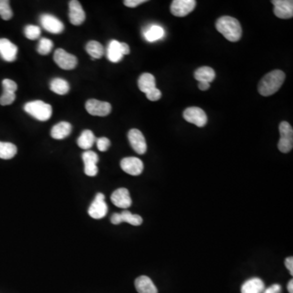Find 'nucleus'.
<instances>
[{"mask_svg": "<svg viewBox=\"0 0 293 293\" xmlns=\"http://www.w3.org/2000/svg\"><path fill=\"white\" fill-rule=\"evenodd\" d=\"M53 59L57 66L63 70H74L78 64L77 57L70 54L62 48L57 49L56 50Z\"/></svg>", "mask_w": 293, "mask_h": 293, "instance_id": "39448f33", "label": "nucleus"}, {"mask_svg": "<svg viewBox=\"0 0 293 293\" xmlns=\"http://www.w3.org/2000/svg\"><path fill=\"white\" fill-rule=\"evenodd\" d=\"M70 18L71 24L74 26H80L84 23L86 19V14L84 8L82 7L81 4L77 0H72L70 2Z\"/></svg>", "mask_w": 293, "mask_h": 293, "instance_id": "f3484780", "label": "nucleus"}, {"mask_svg": "<svg viewBox=\"0 0 293 293\" xmlns=\"http://www.w3.org/2000/svg\"><path fill=\"white\" fill-rule=\"evenodd\" d=\"M18 48L15 44L7 40L0 38V56L5 62H12L16 59Z\"/></svg>", "mask_w": 293, "mask_h": 293, "instance_id": "dca6fc26", "label": "nucleus"}, {"mask_svg": "<svg viewBox=\"0 0 293 293\" xmlns=\"http://www.w3.org/2000/svg\"><path fill=\"white\" fill-rule=\"evenodd\" d=\"M146 98H148L149 100L158 101L162 98V92H160L158 88H155L151 92H148L146 94Z\"/></svg>", "mask_w": 293, "mask_h": 293, "instance_id": "c9c22d12", "label": "nucleus"}, {"mask_svg": "<svg viewBox=\"0 0 293 293\" xmlns=\"http://www.w3.org/2000/svg\"><path fill=\"white\" fill-rule=\"evenodd\" d=\"M265 284L259 278H252L244 282L241 288V293H263Z\"/></svg>", "mask_w": 293, "mask_h": 293, "instance_id": "412c9836", "label": "nucleus"}, {"mask_svg": "<svg viewBox=\"0 0 293 293\" xmlns=\"http://www.w3.org/2000/svg\"><path fill=\"white\" fill-rule=\"evenodd\" d=\"M111 202L114 206L120 208H129L132 204V197L130 196L129 190L124 188L116 189L112 192Z\"/></svg>", "mask_w": 293, "mask_h": 293, "instance_id": "2eb2a0df", "label": "nucleus"}, {"mask_svg": "<svg viewBox=\"0 0 293 293\" xmlns=\"http://www.w3.org/2000/svg\"><path fill=\"white\" fill-rule=\"evenodd\" d=\"M104 200L105 196L104 194L97 193L94 197V202H92L88 210V214L92 218H103L107 214L108 206Z\"/></svg>", "mask_w": 293, "mask_h": 293, "instance_id": "6e6552de", "label": "nucleus"}, {"mask_svg": "<svg viewBox=\"0 0 293 293\" xmlns=\"http://www.w3.org/2000/svg\"><path fill=\"white\" fill-rule=\"evenodd\" d=\"M164 28L158 24H152L144 32L145 40L149 42H154L158 40H162V38L164 37Z\"/></svg>", "mask_w": 293, "mask_h": 293, "instance_id": "5701e85b", "label": "nucleus"}, {"mask_svg": "<svg viewBox=\"0 0 293 293\" xmlns=\"http://www.w3.org/2000/svg\"><path fill=\"white\" fill-rule=\"evenodd\" d=\"M216 28L230 42H237L242 36L240 23L236 18L229 16L218 18L216 22Z\"/></svg>", "mask_w": 293, "mask_h": 293, "instance_id": "f257e3e1", "label": "nucleus"}, {"mask_svg": "<svg viewBox=\"0 0 293 293\" xmlns=\"http://www.w3.org/2000/svg\"><path fill=\"white\" fill-rule=\"evenodd\" d=\"M284 80L285 74L281 70H274L268 72L259 82V93L262 96H270L280 90Z\"/></svg>", "mask_w": 293, "mask_h": 293, "instance_id": "f03ea898", "label": "nucleus"}, {"mask_svg": "<svg viewBox=\"0 0 293 293\" xmlns=\"http://www.w3.org/2000/svg\"><path fill=\"white\" fill-rule=\"evenodd\" d=\"M198 86H199V89L200 90H207L210 88V84H208V82H199Z\"/></svg>", "mask_w": 293, "mask_h": 293, "instance_id": "ea45409f", "label": "nucleus"}, {"mask_svg": "<svg viewBox=\"0 0 293 293\" xmlns=\"http://www.w3.org/2000/svg\"><path fill=\"white\" fill-rule=\"evenodd\" d=\"M274 14L280 19H290L293 16V1L273 0Z\"/></svg>", "mask_w": 293, "mask_h": 293, "instance_id": "9d476101", "label": "nucleus"}, {"mask_svg": "<svg viewBox=\"0 0 293 293\" xmlns=\"http://www.w3.org/2000/svg\"><path fill=\"white\" fill-rule=\"evenodd\" d=\"M134 285L138 293H158L156 286L148 276H140L136 278Z\"/></svg>", "mask_w": 293, "mask_h": 293, "instance_id": "aec40b11", "label": "nucleus"}, {"mask_svg": "<svg viewBox=\"0 0 293 293\" xmlns=\"http://www.w3.org/2000/svg\"><path fill=\"white\" fill-rule=\"evenodd\" d=\"M86 110L92 116H106L112 111V105L104 101L89 100L86 103Z\"/></svg>", "mask_w": 293, "mask_h": 293, "instance_id": "1a4fd4ad", "label": "nucleus"}, {"mask_svg": "<svg viewBox=\"0 0 293 293\" xmlns=\"http://www.w3.org/2000/svg\"><path fill=\"white\" fill-rule=\"evenodd\" d=\"M18 152L16 146L12 142H0V158L4 160H10Z\"/></svg>", "mask_w": 293, "mask_h": 293, "instance_id": "cd10ccee", "label": "nucleus"}, {"mask_svg": "<svg viewBox=\"0 0 293 293\" xmlns=\"http://www.w3.org/2000/svg\"><path fill=\"white\" fill-rule=\"evenodd\" d=\"M53 48V42L52 40L42 38L40 41L38 46V52L40 55L46 56L52 52Z\"/></svg>", "mask_w": 293, "mask_h": 293, "instance_id": "c756f323", "label": "nucleus"}, {"mask_svg": "<svg viewBox=\"0 0 293 293\" xmlns=\"http://www.w3.org/2000/svg\"><path fill=\"white\" fill-rule=\"evenodd\" d=\"M96 144L97 148H98V150L100 152L107 151L108 149V148L110 146V144H111L110 140L108 138H105V137L98 138V140H96Z\"/></svg>", "mask_w": 293, "mask_h": 293, "instance_id": "f704fd0d", "label": "nucleus"}, {"mask_svg": "<svg viewBox=\"0 0 293 293\" xmlns=\"http://www.w3.org/2000/svg\"><path fill=\"white\" fill-rule=\"evenodd\" d=\"M195 0H174L170 6L171 14L175 16L184 18L190 14L195 9Z\"/></svg>", "mask_w": 293, "mask_h": 293, "instance_id": "0eeeda50", "label": "nucleus"}, {"mask_svg": "<svg viewBox=\"0 0 293 293\" xmlns=\"http://www.w3.org/2000/svg\"><path fill=\"white\" fill-rule=\"evenodd\" d=\"M24 110L27 114L41 122H46L52 115V108L42 100L31 101L26 104Z\"/></svg>", "mask_w": 293, "mask_h": 293, "instance_id": "7ed1b4c3", "label": "nucleus"}, {"mask_svg": "<svg viewBox=\"0 0 293 293\" xmlns=\"http://www.w3.org/2000/svg\"><path fill=\"white\" fill-rule=\"evenodd\" d=\"M288 291L289 293H293V280H291L289 281L288 284Z\"/></svg>", "mask_w": 293, "mask_h": 293, "instance_id": "a19ab883", "label": "nucleus"}, {"mask_svg": "<svg viewBox=\"0 0 293 293\" xmlns=\"http://www.w3.org/2000/svg\"><path fill=\"white\" fill-rule=\"evenodd\" d=\"M14 12L8 0H0V16L2 20H8L12 18Z\"/></svg>", "mask_w": 293, "mask_h": 293, "instance_id": "7c9ffc66", "label": "nucleus"}, {"mask_svg": "<svg viewBox=\"0 0 293 293\" xmlns=\"http://www.w3.org/2000/svg\"><path fill=\"white\" fill-rule=\"evenodd\" d=\"M124 56L122 42L116 40H112L108 44L107 48V58L112 63H118L122 60Z\"/></svg>", "mask_w": 293, "mask_h": 293, "instance_id": "6ab92c4d", "label": "nucleus"}, {"mask_svg": "<svg viewBox=\"0 0 293 293\" xmlns=\"http://www.w3.org/2000/svg\"><path fill=\"white\" fill-rule=\"evenodd\" d=\"M184 118L188 122L198 127H204L207 124V115L203 110L198 107L188 108L184 110Z\"/></svg>", "mask_w": 293, "mask_h": 293, "instance_id": "423d86ee", "label": "nucleus"}, {"mask_svg": "<svg viewBox=\"0 0 293 293\" xmlns=\"http://www.w3.org/2000/svg\"><path fill=\"white\" fill-rule=\"evenodd\" d=\"M280 140L278 148L282 154H288L293 148L292 127L286 122H282L280 125Z\"/></svg>", "mask_w": 293, "mask_h": 293, "instance_id": "20e7f679", "label": "nucleus"}, {"mask_svg": "<svg viewBox=\"0 0 293 293\" xmlns=\"http://www.w3.org/2000/svg\"><path fill=\"white\" fill-rule=\"evenodd\" d=\"M72 132V126L67 122H62L54 126L50 132V136L55 140H62L70 136Z\"/></svg>", "mask_w": 293, "mask_h": 293, "instance_id": "4be33fe9", "label": "nucleus"}, {"mask_svg": "<svg viewBox=\"0 0 293 293\" xmlns=\"http://www.w3.org/2000/svg\"><path fill=\"white\" fill-rule=\"evenodd\" d=\"M144 2H146V0H126L124 4L128 8H136Z\"/></svg>", "mask_w": 293, "mask_h": 293, "instance_id": "e433bc0d", "label": "nucleus"}, {"mask_svg": "<svg viewBox=\"0 0 293 293\" xmlns=\"http://www.w3.org/2000/svg\"><path fill=\"white\" fill-rule=\"evenodd\" d=\"M96 136L90 130H85L82 133L81 136L78 140V145L81 148L88 150L90 149L94 142H96Z\"/></svg>", "mask_w": 293, "mask_h": 293, "instance_id": "a878e982", "label": "nucleus"}, {"mask_svg": "<svg viewBox=\"0 0 293 293\" xmlns=\"http://www.w3.org/2000/svg\"><path fill=\"white\" fill-rule=\"evenodd\" d=\"M4 92H12L15 93L16 90H18V85L15 82L10 79H4L2 82Z\"/></svg>", "mask_w": 293, "mask_h": 293, "instance_id": "72a5a7b5", "label": "nucleus"}, {"mask_svg": "<svg viewBox=\"0 0 293 293\" xmlns=\"http://www.w3.org/2000/svg\"><path fill=\"white\" fill-rule=\"evenodd\" d=\"M111 222L114 225L127 222L132 226H140L142 224V218L140 215L133 214L130 211L124 210L120 214H114L111 216Z\"/></svg>", "mask_w": 293, "mask_h": 293, "instance_id": "4468645a", "label": "nucleus"}, {"mask_svg": "<svg viewBox=\"0 0 293 293\" xmlns=\"http://www.w3.org/2000/svg\"><path fill=\"white\" fill-rule=\"evenodd\" d=\"M282 292V286L280 284H273L265 289L263 293H281Z\"/></svg>", "mask_w": 293, "mask_h": 293, "instance_id": "4c0bfd02", "label": "nucleus"}, {"mask_svg": "<svg viewBox=\"0 0 293 293\" xmlns=\"http://www.w3.org/2000/svg\"><path fill=\"white\" fill-rule=\"evenodd\" d=\"M128 140L136 154L142 155L146 152V142L142 132L138 129H132L128 133Z\"/></svg>", "mask_w": 293, "mask_h": 293, "instance_id": "9b49d317", "label": "nucleus"}, {"mask_svg": "<svg viewBox=\"0 0 293 293\" xmlns=\"http://www.w3.org/2000/svg\"><path fill=\"white\" fill-rule=\"evenodd\" d=\"M86 50L92 56V59H100L104 55V48L102 44L97 41H90L86 46Z\"/></svg>", "mask_w": 293, "mask_h": 293, "instance_id": "bb28decb", "label": "nucleus"}, {"mask_svg": "<svg viewBox=\"0 0 293 293\" xmlns=\"http://www.w3.org/2000/svg\"><path fill=\"white\" fill-rule=\"evenodd\" d=\"M120 167L128 174L138 176L144 170V163L137 158H126L120 160Z\"/></svg>", "mask_w": 293, "mask_h": 293, "instance_id": "ddd939ff", "label": "nucleus"}, {"mask_svg": "<svg viewBox=\"0 0 293 293\" xmlns=\"http://www.w3.org/2000/svg\"><path fill=\"white\" fill-rule=\"evenodd\" d=\"M50 89L56 94L63 96V94L68 93L70 90V85H68V82L57 78L50 82Z\"/></svg>", "mask_w": 293, "mask_h": 293, "instance_id": "c85d7f7f", "label": "nucleus"}, {"mask_svg": "<svg viewBox=\"0 0 293 293\" xmlns=\"http://www.w3.org/2000/svg\"><path fill=\"white\" fill-rule=\"evenodd\" d=\"M24 33L28 40H37L41 35V28L37 26L28 24L24 28Z\"/></svg>", "mask_w": 293, "mask_h": 293, "instance_id": "2f4dec72", "label": "nucleus"}, {"mask_svg": "<svg viewBox=\"0 0 293 293\" xmlns=\"http://www.w3.org/2000/svg\"><path fill=\"white\" fill-rule=\"evenodd\" d=\"M138 86L140 90L146 94L148 92L156 88L155 77L148 72L142 74L138 78Z\"/></svg>", "mask_w": 293, "mask_h": 293, "instance_id": "b1692460", "label": "nucleus"}, {"mask_svg": "<svg viewBox=\"0 0 293 293\" xmlns=\"http://www.w3.org/2000/svg\"><path fill=\"white\" fill-rule=\"evenodd\" d=\"M285 266H286V269L288 270L289 273L291 274V276L293 274V258L292 256H289L285 260Z\"/></svg>", "mask_w": 293, "mask_h": 293, "instance_id": "58836bf2", "label": "nucleus"}, {"mask_svg": "<svg viewBox=\"0 0 293 293\" xmlns=\"http://www.w3.org/2000/svg\"><path fill=\"white\" fill-rule=\"evenodd\" d=\"M82 160H84V172L86 175L94 177L98 174V167L97 163L98 162V156L94 152L86 151L82 154Z\"/></svg>", "mask_w": 293, "mask_h": 293, "instance_id": "a211bd4d", "label": "nucleus"}, {"mask_svg": "<svg viewBox=\"0 0 293 293\" xmlns=\"http://www.w3.org/2000/svg\"><path fill=\"white\" fill-rule=\"evenodd\" d=\"M194 77L199 82H208L210 84L211 82L214 80L216 77L214 70L210 67L204 66L200 68H197L194 74Z\"/></svg>", "mask_w": 293, "mask_h": 293, "instance_id": "393cba45", "label": "nucleus"}, {"mask_svg": "<svg viewBox=\"0 0 293 293\" xmlns=\"http://www.w3.org/2000/svg\"><path fill=\"white\" fill-rule=\"evenodd\" d=\"M40 22L42 28L52 34H58L62 33L64 28L63 23L58 18L50 14H44L41 16Z\"/></svg>", "mask_w": 293, "mask_h": 293, "instance_id": "f8f14e48", "label": "nucleus"}, {"mask_svg": "<svg viewBox=\"0 0 293 293\" xmlns=\"http://www.w3.org/2000/svg\"><path fill=\"white\" fill-rule=\"evenodd\" d=\"M16 100L15 93L12 92H4L2 94L0 97V104L2 106L10 105L14 103Z\"/></svg>", "mask_w": 293, "mask_h": 293, "instance_id": "473e14b6", "label": "nucleus"}]
</instances>
